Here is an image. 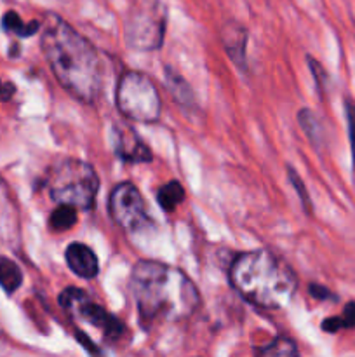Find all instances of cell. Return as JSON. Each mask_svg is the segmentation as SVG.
<instances>
[{
	"instance_id": "obj_2",
	"label": "cell",
	"mask_w": 355,
	"mask_h": 357,
	"mask_svg": "<svg viewBox=\"0 0 355 357\" xmlns=\"http://www.w3.org/2000/svg\"><path fill=\"white\" fill-rule=\"evenodd\" d=\"M129 288L145 328L187 321L200 305L198 289L188 275L155 260H139L132 267Z\"/></svg>"
},
{
	"instance_id": "obj_8",
	"label": "cell",
	"mask_w": 355,
	"mask_h": 357,
	"mask_svg": "<svg viewBox=\"0 0 355 357\" xmlns=\"http://www.w3.org/2000/svg\"><path fill=\"white\" fill-rule=\"evenodd\" d=\"M125 40L138 51H155L162 45L166 17L159 9H134L125 21Z\"/></svg>"
},
{
	"instance_id": "obj_20",
	"label": "cell",
	"mask_w": 355,
	"mask_h": 357,
	"mask_svg": "<svg viewBox=\"0 0 355 357\" xmlns=\"http://www.w3.org/2000/svg\"><path fill=\"white\" fill-rule=\"evenodd\" d=\"M287 176H289V181H291L292 187H294L296 192H298V195H299V199H301V202H303V206H305V209L310 213V204H312V202H310L308 192H306L305 183H303L301 178L298 176V173H296V171L292 169V167H287Z\"/></svg>"
},
{
	"instance_id": "obj_7",
	"label": "cell",
	"mask_w": 355,
	"mask_h": 357,
	"mask_svg": "<svg viewBox=\"0 0 355 357\" xmlns=\"http://www.w3.org/2000/svg\"><path fill=\"white\" fill-rule=\"evenodd\" d=\"M108 211L111 218L125 232H138L150 223V216L146 215L145 201L138 188L132 183H118L111 190L108 201Z\"/></svg>"
},
{
	"instance_id": "obj_14",
	"label": "cell",
	"mask_w": 355,
	"mask_h": 357,
	"mask_svg": "<svg viewBox=\"0 0 355 357\" xmlns=\"http://www.w3.org/2000/svg\"><path fill=\"white\" fill-rule=\"evenodd\" d=\"M21 282H23L21 268L9 258L0 257V286L3 288V291L14 293L19 288Z\"/></svg>"
},
{
	"instance_id": "obj_6",
	"label": "cell",
	"mask_w": 355,
	"mask_h": 357,
	"mask_svg": "<svg viewBox=\"0 0 355 357\" xmlns=\"http://www.w3.org/2000/svg\"><path fill=\"white\" fill-rule=\"evenodd\" d=\"M59 305L77 324L94 328L108 340H117L124 331V326L117 317L111 316L108 310L97 305L86 293L77 288H66L59 295Z\"/></svg>"
},
{
	"instance_id": "obj_15",
	"label": "cell",
	"mask_w": 355,
	"mask_h": 357,
	"mask_svg": "<svg viewBox=\"0 0 355 357\" xmlns=\"http://www.w3.org/2000/svg\"><path fill=\"white\" fill-rule=\"evenodd\" d=\"M2 26L3 30L9 31V33L17 35V37H31L33 33H37L38 28H40V23L38 21H30V23H23L19 17V14L14 13V10H9L6 13L2 20Z\"/></svg>"
},
{
	"instance_id": "obj_3",
	"label": "cell",
	"mask_w": 355,
	"mask_h": 357,
	"mask_svg": "<svg viewBox=\"0 0 355 357\" xmlns=\"http://www.w3.org/2000/svg\"><path fill=\"white\" fill-rule=\"evenodd\" d=\"M230 282L244 300L267 310L287 307L298 289L294 271L268 250L237 255L230 267Z\"/></svg>"
},
{
	"instance_id": "obj_16",
	"label": "cell",
	"mask_w": 355,
	"mask_h": 357,
	"mask_svg": "<svg viewBox=\"0 0 355 357\" xmlns=\"http://www.w3.org/2000/svg\"><path fill=\"white\" fill-rule=\"evenodd\" d=\"M298 121H299V126H301V129L305 131V135L308 136L310 142H312L315 146L322 145L324 131L319 119H317V115L313 114L312 110H308V108H303V110H299L298 114Z\"/></svg>"
},
{
	"instance_id": "obj_13",
	"label": "cell",
	"mask_w": 355,
	"mask_h": 357,
	"mask_svg": "<svg viewBox=\"0 0 355 357\" xmlns=\"http://www.w3.org/2000/svg\"><path fill=\"white\" fill-rule=\"evenodd\" d=\"M184 201V188L180 181H169L157 192V202L164 211L171 213Z\"/></svg>"
},
{
	"instance_id": "obj_17",
	"label": "cell",
	"mask_w": 355,
	"mask_h": 357,
	"mask_svg": "<svg viewBox=\"0 0 355 357\" xmlns=\"http://www.w3.org/2000/svg\"><path fill=\"white\" fill-rule=\"evenodd\" d=\"M77 209L72 208V206L59 204L58 208L52 211L51 218H49V227L54 232H63V230L72 229L77 223Z\"/></svg>"
},
{
	"instance_id": "obj_24",
	"label": "cell",
	"mask_w": 355,
	"mask_h": 357,
	"mask_svg": "<svg viewBox=\"0 0 355 357\" xmlns=\"http://www.w3.org/2000/svg\"><path fill=\"white\" fill-rule=\"evenodd\" d=\"M16 93V87L10 82H2L0 80V101H9Z\"/></svg>"
},
{
	"instance_id": "obj_22",
	"label": "cell",
	"mask_w": 355,
	"mask_h": 357,
	"mask_svg": "<svg viewBox=\"0 0 355 357\" xmlns=\"http://www.w3.org/2000/svg\"><path fill=\"white\" fill-rule=\"evenodd\" d=\"M340 319L343 330H352V328H355V302H350L345 305V310L340 316Z\"/></svg>"
},
{
	"instance_id": "obj_21",
	"label": "cell",
	"mask_w": 355,
	"mask_h": 357,
	"mask_svg": "<svg viewBox=\"0 0 355 357\" xmlns=\"http://www.w3.org/2000/svg\"><path fill=\"white\" fill-rule=\"evenodd\" d=\"M308 63H310V70L313 72V75H315V82L317 86H319L320 93H324V89H326V82H327V73L326 70L320 66L319 61H315V59L308 58Z\"/></svg>"
},
{
	"instance_id": "obj_5",
	"label": "cell",
	"mask_w": 355,
	"mask_h": 357,
	"mask_svg": "<svg viewBox=\"0 0 355 357\" xmlns=\"http://www.w3.org/2000/svg\"><path fill=\"white\" fill-rule=\"evenodd\" d=\"M115 100L120 114L131 121L152 124L159 121L162 114L157 86L148 75L136 70H129L118 79Z\"/></svg>"
},
{
	"instance_id": "obj_4",
	"label": "cell",
	"mask_w": 355,
	"mask_h": 357,
	"mask_svg": "<svg viewBox=\"0 0 355 357\" xmlns=\"http://www.w3.org/2000/svg\"><path fill=\"white\" fill-rule=\"evenodd\" d=\"M49 195L58 204L90 209L100 190V178L90 164L79 159H63L47 174Z\"/></svg>"
},
{
	"instance_id": "obj_1",
	"label": "cell",
	"mask_w": 355,
	"mask_h": 357,
	"mask_svg": "<svg viewBox=\"0 0 355 357\" xmlns=\"http://www.w3.org/2000/svg\"><path fill=\"white\" fill-rule=\"evenodd\" d=\"M40 44L63 89L82 103H94L103 89V65L94 45L58 14L45 16Z\"/></svg>"
},
{
	"instance_id": "obj_10",
	"label": "cell",
	"mask_w": 355,
	"mask_h": 357,
	"mask_svg": "<svg viewBox=\"0 0 355 357\" xmlns=\"http://www.w3.org/2000/svg\"><path fill=\"white\" fill-rule=\"evenodd\" d=\"M66 265L70 271L75 275L82 279H93L96 278L100 272V265H97V258L94 251L89 246L82 243H72L66 248Z\"/></svg>"
},
{
	"instance_id": "obj_11",
	"label": "cell",
	"mask_w": 355,
	"mask_h": 357,
	"mask_svg": "<svg viewBox=\"0 0 355 357\" xmlns=\"http://www.w3.org/2000/svg\"><path fill=\"white\" fill-rule=\"evenodd\" d=\"M219 37H221V44L225 47L226 54L230 56L233 63L239 68H246V47H247V31L242 24L235 23V21H228L223 24L219 30Z\"/></svg>"
},
{
	"instance_id": "obj_19",
	"label": "cell",
	"mask_w": 355,
	"mask_h": 357,
	"mask_svg": "<svg viewBox=\"0 0 355 357\" xmlns=\"http://www.w3.org/2000/svg\"><path fill=\"white\" fill-rule=\"evenodd\" d=\"M345 114H347L348 138H350L352 157H354V167H355V103L354 101L345 100Z\"/></svg>"
},
{
	"instance_id": "obj_9",
	"label": "cell",
	"mask_w": 355,
	"mask_h": 357,
	"mask_svg": "<svg viewBox=\"0 0 355 357\" xmlns=\"http://www.w3.org/2000/svg\"><path fill=\"white\" fill-rule=\"evenodd\" d=\"M115 138V153L120 157L122 160L131 164H141L150 162L153 159L152 152L148 146L134 135V131L125 126H120L117 131L113 132Z\"/></svg>"
},
{
	"instance_id": "obj_12",
	"label": "cell",
	"mask_w": 355,
	"mask_h": 357,
	"mask_svg": "<svg viewBox=\"0 0 355 357\" xmlns=\"http://www.w3.org/2000/svg\"><path fill=\"white\" fill-rule=\"evenodd\" d=\"M166 82H167V87H169L171 94H173V98L178 101V103L183 105V107H194L195 100H194V94H191L190 86H188L187 80H184L180 73L171 70L169 66L166 68Z\"/></svg>"
},
{
	"instance_id": "obj_18",
	"label": "cell",
	"mask_w": 355,
	"mask_h": 357,
	"mask_svg": "<svg viewBox=\"0 0 355 357\" xmlns=\"http://www.w3.org/2000/svg\"><path fill=\"white\" fill-rule=\"evenodd\" d=\"M256 354L260 356H267V357H277V356H285V357H294L298 356V347L292 340L285 337H278L275 338L271 344H268L267 347H261L258 349Z\"/></svg>"
},
{
	"instance_id": "obj_23",
	"label": "cell",
	"mask_w": 355,
	"mask_h": 357,
	"mask_svg": "<svg viewBox=\"0 0 355 357\" xmlns=\"http://www.w3.org/2000/svg\"><path fill=\"white\" fill-rule=\"evenodd\" d=\"M308 291H310V295L317 300H336L338 298L336 295H333L329 289L324 288V286H320V284H310Z\"/></svg>"
}]
</instances>
